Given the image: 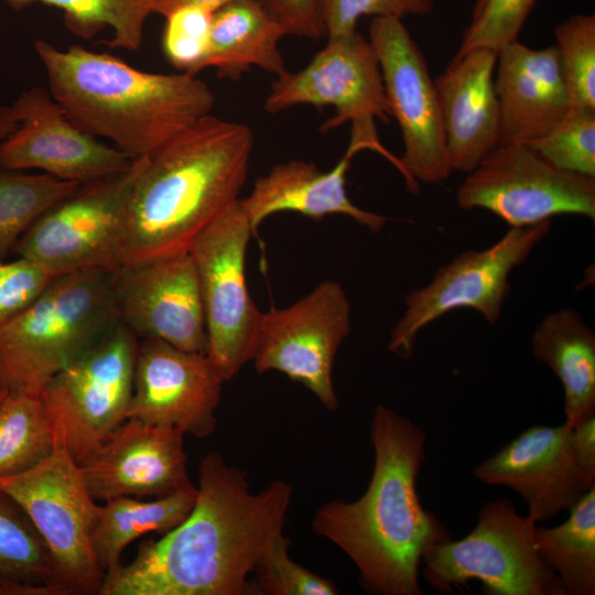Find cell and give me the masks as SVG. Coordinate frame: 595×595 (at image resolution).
<instances>
[{"label":"cell","mask_w":595,"mask_h":595,"mask_svg":"<svg viewBox=\"0 0 595 595\" xmlns=\"http://www.w3.org/2000/svg\"><path fill=\"white\" fill-rule=\"evenodd\" d=\"M195 504L162 538L105 574L99 595H245L249 576L283 534L292 486L281 479L251 493L246 472L219 452L198 466Z\"/></svg>","instance_id":"6da1fadb"},{"label":"cell","mask_w":595,"mask_h":595,"mask_svg":"<svg viewBox=\"0 0 595 595\" xmlns=\"http://www.w3.org/2000/svg\"><path fill=\"white\" fill-rule=\"evenodd\" d=\"M370 441L375 458L367 489L354 501L324 504L314 513L313 531L353 561L367 592L422 595L419 570L423 554L452 539L418 495L425 433L408 418L378 404Z\"/></svg>","instance_id":"7a4b0ae2"},{"label":"cell","mask_w":595,"mask_h":595,"mask_svg":"<svg viewBox=\"0 0 595 595\" xmlns=\"http://www.w3.org/2000/svg\"><path fill=\"white\" fill-rule=\"evenodd\" d=\"M253 147L247 125L208 115L145 158L126 204L119 266L187 252L239 199Z\"/></svg>","instance_id":"3957f363"},{"label":"cell","mask_w":595,"mask_h":595,"mask_svg":"<svg viewBox=\"0 0 595 595\" xmlns=\"http://www.w3.org/2000/svg\"><path fill=\"white\" fill-rule=\"evenodd\" d=\"M48 91L82 130L132 160L149 158L210 115L215 96L196 75L143 72L109 53L36 40Z\"/></svg>","instance_id":"277c9868"},{"label":"cell","mask_w":595,"mask_h":595,"mask_svg":"<svg viewBox=\"0 0 595 595\" xmlns=\"http://www.w3.org/2000/svg\"><path fill=\"white\" fill-rule=\"evenodd\" d=\"M111 271L54 277L24 312L0 327V387L39 396L120 323Z\"/></svg>","instance_id":"5b68a950"},{"label":"cell","mask_w":595,"mask_h":595,"mask_svg":"<svg viewBox=\"0 0 595 595\" xmlns=\"http://www.w3.org/2000/svg\"><path fill=\"white\" fill-rule=\"evenodd\" d=\"M538 523L505 498L486 502L475 528L459 540L432 545L422 576L435 591L454 593L472 581L488 595H567L534 545Z\"/></svg>","instance_id":"8992f818"},{"label":"cell","mask_w":595,"mask_h":595,"mask_svg":"<svg viewBox=\"0 0 595 595\" xmlns=\"http://www.w3.org/2000/svg\"><path fill=\"white\" fill-rule=\"evenodd\" d=\"M54 435L48 456L25 472L0 478V490L26 512L57 562L71 594H99L105 573L90 543L99 506L62 435L56 430Z\"/></svg>","instance_id":"52a82bcc"},{"label":"cell","mask_w":595,"mask_h":595,"mask_svg":"<svg viewBox=\"0 0 595 595\" xmlns=\"http://www.w3.org/2000/svg\"><path fill=\"white\" fill-rule=\"evenodd\" d=\"M138 347V337L120 322L40 392L53 429L78 464L127 420Z\"/></svg>","instance_id":"ba28073f"},{"label":"cell","mask_w":595,"mask_h":595,"mask_svg":"<svg viewBox=\"0 0 595 595\" xmlns=\"http://www.w3.org/2000/svg\"><path fill=\"white\" fill-rule=\"evenodd\" d=\"M252 234L238 199L195 238L188 250L203 300L206 355L224 381L251 360L262 314L246 279V252Z\"/></svg>","instance_id":"9c48e42d"},{"label":"cell","mask_w":595,"mask_h":595,"mask_svg":"<svg viewBox=\"0 0 595 595\" xmlns=\"http://www.w3.org/2000/svg\"><path fill=\"white\" fill-rule=\"evenodd\" d=\"M551 220L510 227L483 250H467L442 266L431 281L404 298V312L390 333L388 350L410 358L419 333L458 309L477 311L489 324L499 320L510 292L509 277L548 235Z\"/></svg>","instance_id":"30bf717a"},{"label":"cell","mask_w":595,"mask_h":595,"mask_svg":"<svg viewBox=\"0 0 595 595\" xmlns=\"http://www.w3.org/2000/svg\"><path fill=\"white\" fill-rule=\"evenodd\" d=\"M464 210L486 209L510 227H527L556 215L595 219V177L561 170L528 143H500L459 185Z\"/></svg>","instance_id":"8fae6325"},{"label":"cell","mask_w":595,"mask_h":595,"mask_svg":"<svg viewBox=\"0 0 595 595\" xmlns=\"http://www.w3.org/2000/svg\"><path fill=\"white\" fill-rule=\"evenodd\" d=\"M144 160H133L121 173L82 184L37 218L13 251L54 277L118 268L126 204Z\"/></svg>","instance_id":"7c38bea8"},{"label":"cell","mask_w":595,"mask_h":595,"mask_svg":"<svg viewBox=\"0 0 595 595\" xmlns=\"http://www.w3.org/2000/svg\"><path fill=\"white\" fill-rule=\"evenodd\" d=\"M350 327L344 288L323 281L295 303L262 312L250 361L258 372L279 371L303 385L326 409L335 410L334 363Z\"/></svg>","instance_id":"4fadbf2b"},{"label":"cell","mask_w":595,"mask_h":595,"mask_svg":"<svg viewBox=\"0 0 595 595\" xmlns=\"http://www.w3.org/2000/svg\"><path fill=\"white\" fill-rule=\"evenodd\" d=\"M368 40L379 62L390 115L401 130L400 162L408 187L415 192L418 182L441 183L452 172L437 93L423 53L396 18H374Z\"/></svg>","instance_id":"5bb4252c"},{"label":"cell","mask_w":595,"mask_h":595,"mask_svg":"<svg viewBox=\"0 0 595 595\" xmlns=\"http://www.w3.org/2000/svg\"><path fill=\"white\" fill-rule=\"evenodd\" d=\"M299 105L331 106L335 115L321 126L326 132L350 122L351 129L375 131V119L390 122L376 52L357 30L327 37L326 45L298 72H284L264 99L268 113Z\"/></svg>","instance_id":"9a60e30c"},{"label":"cell","mask_w":595,"mask_h":595,"mask_svg":"<svg viewBox=\"0 0 595 595\" xmlns=\"http://www.w3.org/2000/svg\"><path fill=\"white\" fill-rule=\"evenodd\" d=\"M18 127L0 142V166L40 170L64 181L89 183L126 171L133 162L113 145L78 128L48 89L33 86L11 106Z\"/></svg>","instance_id":"2e32d148"},{"label":"cell","mask_w":595,"mask_h":595,"mask_svg":"<svg viewBox=\"0 0 595 595\" xmlns=\"http://www.w3.org/2000/svg\"><path fill=\"white\" fill-rule=\"evenodd\" d=\"M120 322L138 338L206 354L198 277L190 252L123 264L111 271Z\"/></svg>","instance_id":"e0dca14e"},{"label":"cell","mask_w":595,"mask_h":595,"mask_svg":"<svg viewBox=\"0 0 595 595\" xmlns=\"http://www.w3.org/2000/svg\"><path fill=\"white\" fill-rule=\"evenodd\" d=\"M224 379L206 354L155 338L139 342L127 419L181 430L195 437L216 428Z\"/></svg>","instance_id":"ac0fdd59"},{"label":"cell","mask_w":595,"mask_h":595,"mask_svg":"<svg viewBox=\"0 0 595 595\" xmlns=\"http://www.w3.org/2000/svg\"><path fill=\"white\" fill-rule=\"evenodd\" d=\"M572 426L534 424L478 464L473 474L479 482L515 490L534 521H548L569 510L595 479L581 467L572 442Z\"/></svg>","instance_id":"d6986e66"},{"label":"cell","mask_w":595,"mask_h":595,"mask_svg":"<svg viewBox=\"0 0 595 595\" xmlns=\"http://www.w3.org/2000/svg\"><path fill=\"white\" fill-rule=\"evenodd\" d=\"M181 430L127 419L79 467L97 500L162 497L193 486L186 468Z\"/></svg>","instance_id":"ffe728a7"},{"label":"cell","mask_w":595,"mask_h":595,"mask_svg":"<svg viewBox=\"0 0 595 595\" xmlns=\"http://www.w3.org/2000/svg\"><path fill=\"white\" fill-rule=\"evenodd\" d=\"M495 68L499 144L539 139L572 111L556 45L536 50L517 40L498 51Z\"/></svg>","instance_id":"44dd1931"},{"label":"cell","mask_w":595,"mask_h":595,"mask_svg":"<svg viewBox=\"0 0 595 595\" xmlns=\"http://www.w3.org/2000/svg\"><path fill=\"white\" fill-rule=\"evenodd\" d=\"M496 62V51L477 47L434 79L451 172H472L499 144Z\"/></svg>","instance_id":"7402d4cb"},{"label":"cell","mask_w":595,"mask_h":595,"mask_svg":"<svg viewBox=\"0 0 595 595\" xmlns=\"http://www.w3.org/2000/svg\"><path fill=\"white\" fill-rule=\"evenodd\" d=\"M363 147L349 141L348 148L329 171L313 162L290 160L275 164L257 178L250 194L240 199L253 232L270 215L295 212L314 220L327 215H345L372 232L380 231L390 219L355 205L346 193V173L351 158Z\"/></svg>","instance_id":"603a6c76"},{"label":"cell","mask_w":595,"mask_h":595,"mask_svg":"<svg viewBox=\"0 0 595 595\" xmlns=\"http://www.w3.org/2000/svg\"><path fill=\"white\" fill-rule=\"evenodd\" d=\"M283 23L260 0H235L212 13L202 68L237 79L251 67L280 76L286 72L279 43Z\"/></svg>","instance_id":"cb8c5ba5"},{"label":"cell","mask_w":595,"mask_h":595,"mask_svg":"<svg viewBox=\"0 0 595 595\" xmlns=\"http://www.w3.org/2000/svg\"><path fill=\"white\" fill-rule=\"evenodd\" d=\"M531 347L561 381L565 422L573 428L595 416V333L582 315L571 307L545 315Z\"/></svg>","instance_id":"d4e9b609"},{"label":"cell","mask_w":595,"mask_h":595,"mask_svg":"<svg viewBox=\"0 0 595 595\" xmlns=\"http://www.w3.org/2000/svg\"><path fill=\"white\" fill-rule=\"evenodd\" d=\"M197 495L196 486L142 501L121 496L99 506L90 543L99 569L106 574L120 563L126 547L149 532L164 534L178 526L191 512Z\"/></svg>","instance_id":"484cf974"},{"label":"cell","mask_w":595,"mask_h":595,"mask_svg":"<svg viewBox=\"0 0 595 595\" xmlns=\"http://www.w3.org/2000/svg\"><path fill=\"white\" fill-rule=\"evenodd\" d=\"M0 595H72L21 506L0 490Z\"/></svg>","instance_id":"4316f807"},{"label":"cell","mask_w":595,"mask_h":595,"mask_svg":"<svg viewBox=\"0 0 595 595\" xmlns=\"http://www.w3.org/2000/svg\"><path fill=\"white\" fill-rule=\"evenodd\" d=\"M569 518L551 528L536 526L534 545L567 595L595 594V487L570 509Z\"/></svg>","instance_id":"83f0119b"},{"label":"cell","mask_w":595,"mask_h":595,"mask_svg":"<svg viewBox=\"0 0 595 595\" xmlns=\"http://www.w3.org/2000/svg\"><path fill=\"white\" fill-rule=\"evenodd\" d=\"M54 429L39 396L8 392L0 403V478L42 462L54 446Z\"/></svg>","instance_id":"f1b7e54d"},{"label":"cell","mask_w":595,"mask_h":595,"mask_svg":"<svg viewBox=\"0 0 595 595\" xmlns=\"http://www.w3.org/2000/svg\"><path fill=\"white\" fill-rule=\"evenodd\" d=\"M21 10L34 3L60 8L67 29L85 40L110 28V47L137 51L142 42L147 19L153 14L152 0H3Z\"/></svg>","instance_id":"f546056e"},{"label":"cell","mask_w":595,"mask_h":595,"mask_svg":"<svg viewBox=\"0 0 595 595\" xmlns=\"http://www.w3.org/2000/svg\"><path fill=\"white\" fill-rule=\"evenodd\" d=\"M80 185L46 173L0 166V259L13 251L37 218Z\"/></svg>","instance_id":"4dcf8cb0"},{"label":"cell","mask_w":595,"mask_h":595,"mask_svg":"<svg viewBox=\"0 0 595 595\" xmlns=\"http://www.w3.org/2000/svg\"><path fill=\"white\" fill-rule=\"evenodd\" d=\"M554 34L573 109L595 110V15H571Z\"/></svg>","instance_id":"1f68e13d"},{"label":"cell","mask_w":595,"mask_h":595,"mask_svg":"<svg viewBox=\"0 0 595 595\" xmlns=\"http://www.w3.org/2000/svg\"><path fill=\"white\" fill-rule=\"evenodd\" d=\"M527 143L556 167L595 177V110L572 109L553 130Z\"/></svg>","instance_id":"d6a6232c"},{"label":"cell","mask_w":595,"mask_h":595,"mask_svg":"<svg viewBox=\"0 0 595 595\" xmlns=\"http://www.w3.org/2000/svg\"><path fill=\"white\" fill-rule=\"evenodd\" d=\"M537 0H480L475 2L472 20L454 56L487 47L498 51L518 40Z\"/></svg>","instance_id":"836d02e7"},{"label":"cell","mask_w":595,"mask_h":595,"mask_svg":"<svg viewBox=\"0 0 595 595\" xmlns=\"http://www.w3.org/2000/svg\"><path fill=\"white\" fill-rule=\"evenodd\" d=\"M290 540L282 534L256 566L253 591L268 595H335L334 582L322 577L289 555Z\"/></svg>","instance_id":"e575fe53"},{"label":"cell","mask_w":595,"mask_h":595,"mask_svg":"<svg viewBox=\"0 0 595 595\" xmlns=\"http://www.w3.org/2000/svg\"><path fill=\"white\" fill-rule=\"evenodd\" d=\"M212 13L197 7H183L164 17L163 52L169 62L183 73L196 75L203 69Z\"/></svg>","instance_id":"d590c367"},{"label":"cell","mask_w":595,"mask_h":595,"mask_svg":"<svg viewBox=\"0 0 595 595\" xmlns=\"http://www.w3.org/2000/svg\"><path fill=\"white\" fill-rule=\"evenodd\" d=\"M433 0H320V14L326 37L357 30L361 17H424L433 12Z\"/></svg>","instance_id":"8d00e7d4"},{"label":"cell","mask_w":595,"mask_h":595,"mask_svg":"<svg viewBox=\"0 0 595 595\" xmlns=\"http://www.w3.org/2000/svg\"><path fill=\"white\" fill-rule=\"evenodd\" d=\"M54 278L41 264L19 258L0 266V327L24 312Z\"/></svg>","instance_id":"74e56055"},{"label":"cell","mask_w":595,"mask_h":595,"mask_svg":"<svg viewBox=\"0 0 595 595\" xmlns=\"http://www.w3.org/2000/svg\"><path fill=\"white\" fill-rule=\"evenodd\" d=\"M286 28L288 34L318 40L324 36L320 0H260Z\"/></svg>","instance_id":"f35d334b"},{"label":"cell","mask_w":595,"mask_h":595,"mask_svg":"<svg viewBox=\"0 0 595 595\" xmlns=\"http://www.w3.org/2000/svg\"><path fill=\"white\" fill-rule=\"evenodd\" d=\"M572 442L578 464L595 479V416L573 426Z\"/></svg>","instance_id":"ab89813d"},{"label":"cell","mask_w":595,"mask_h":595,"mask_svg":"<svg viewBox=\"0 0 595 595\" xmlns=\"http://www.w3.org/2000/svg\"><path fill=\"white\" fill-rule=\"evenodd\" d=\"M232 1L235 0H152V11L163 18L183 7H197L214 12Z\"/></svg>","instance_id":"60d3db41"},{"label":"cell","mask_w":595,"mask_h":595,"mask_svg":"<svg viewBox=\"0 0 595 595\" xmlns=\"http://www.w3.org/2000/svg\"><path fill=\"white\" fill-rule=\"evenodd\" d=\"M17 127L18 120L11 106L0 105V142L3 141Z\"/></svg>","instance_id":"b9f144b4"},{"label":"cell","mask_w":595,"mask_h":595,"mask_svg":"<svg viewBox=\"0 0 595 595\" xmlns=\"http://www.w3.org/2000/svg\"><path fill=\"white\" fill-rule=\"evenodd\" d=\"M7 393H8V391L4 388L0 387V403L4 399Z\"/></svg>","instance_id":"7bdbcfd3"},{"label":"cell","mask_w":595,"mask_h":595,"mask_svg":"<svg viewBox=\"0 0 595 595\" xmlns=\"http://www.w3.org/2000/svg\"><path fill=\"white\" fill-rule=\"evenodd\" d=\"M1 264H2V262H1V259H0V266H1Z\"/></svg>","instance_id":"ee69618b"},{"label":"cell","mask_w":595,"mask_h":595,"mask_svg":"<svg viewBox=\"0 0 595 595\" xmlns=\"http://www.w3.org/2000/svg\"><path fill=\"white\" fill-rule=\"evenodd\" d=\"M477 1H480V0H476V2H477Z\"/></svg>","instance_id":"f6af8a7d"}]
</instances>
